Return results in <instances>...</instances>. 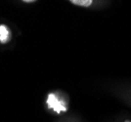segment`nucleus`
Here are the masks:
<instances>
[{
	"mask_svg": "<svg viewBox=\"0 0 131 122\" xmlns=\"http://www.w3.org/2000/svg\"><path fill=\"white\" fill-rule=\"evenodd\" d=\"M11 38V33L8 28L4 25H0V43H7Z\"/></svg>",
	"mask_w": 131,
	"mask_h": 122,
	"instance_id": "obj_2",
	"label": "nucleus"
},
{
	"mask_svg": "<svg viewBox=\"0 0 131 122\" xmlns=\"http://www.w3.org/2000/svg\"><path fill=\"white\" fill-rule=\"evenodd\" d=\"M124 122H131V120H125Z\"/></svg>",
	"mask_w": 131,
	"mask_h": 122,
	"instance_id": "obj_5",
	"label": "nucleus"
},
{
	"mask_svg": "<svg viewBox=\"0 0 131 122\" xmlns=\"http://www.w3.org/2000/svg\"><path fill=\"white\" fill-rule=\"evenodd\" d=\"M72 4L81 7H89L92 4L93 0H70Z\"/></svg>",
	"mask_w": 131,
	"mask_h": 122,
	"instance_id": "obj_3",
	"label": "nucleus"
},
{
	"mask_svg": "<svg viewBox=\"0 0 131 122\" xmlns=\"http://www.w3.org/2000/svg\"><path fill=\"white\" fill-rule=\"evenodd\" d=\"M47 105L49 106V108L54 109L56 112L60 113L61 111H66L67 107H66L64 104L57 99L55 94H49L48 95V99H47Z\"/></svg>",
	"mask_w": 131,
	"mask_h": 122,
	"instance_id": "obj_1",
	"label": "nucleus"
},
{
	"mask_svg": "<svg viewBox=\"0 0 131 122\" xmlns=\"http://www.w3.org/2000/svg\"><path fill=\"white\" fill-rule=\"evenodd\" d=\"M24 2H27V3H31V2H34V1H36V0H23Z\"/></svg>",
	"mask_w": 131,
	"mask_h": 122,
	"instance_id": "obj_4",
	"label": "nucleus"
}]
</instances>
